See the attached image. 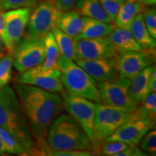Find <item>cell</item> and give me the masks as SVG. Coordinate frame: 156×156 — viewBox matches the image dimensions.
<instances>
[{
  "instance_id": "obj_1",
  "label": "cell",
  "mask_w": 156,
  "mask_h": 156,
  "mask_svg": "<svg viewBox=\"0 0 156 156\" xmlns=\"http://www.w3.org/2000/svg\"><path fill=\"white\" fill-rule=\"evenodd\" d=\"M14 89L28 120L31 133L41 155L48 147V128L63 110V100L58 93L40 87L15 82Z\"/></svg>"
},
{
  "instance_id": "obj_2",
  "label": "cell",
  "mask_w": 156,
  "mask_h": 156,
  "mask_svg": "<svg viewBox=\"0 0 156 156\" xmlns=\"http://www.w3.org/2000/svg\"><path fill=\"white\" fill-rule=\"evenodd\" d=\"M0 126L16 139L29 155H41L17 93L8 85L0 88Z\"/></svg>"
},
{
  "instance_id": "obj_3",
  "label": "cell",
  "mask_w": 156,
  "mask_h": 156,
  "mask_svg": "<svg viewBox=\"0 0 156 156\" xmlns=\"http://www.w3.org/2000/svg\"><path fill=\"white\" fill-rule=\"evenodd\" d=\"M46 142L52 149L93 152L92 143L83 129L73 116L67 114H61L54 119L48 128Z\"/></svg>"
},
{
  "instance_id": "obj_4",
  "label": "cell",
  "mask_w": 156,
  "mask_h": 156,
  "mask_svg": "<svg viewBox=\"0 0 156 156\" xmlns=\"http://www.w3.org/2000/svg\"><path fill=\"white\" fill-rule=\"evenodd\" d=\"M58 66L61 71L62 85L67 93L103 103L96 81L76 62L60 55Z\"/></svg>"
},
{
  "instance_id": "obj_5",
  "label": "cell",
  "mask_w": 156,
  "mask_h": 156,
  "mask_svg": "<svg viewBox=\"0 0 156 156\" xmlns=\"http://www.w3.org/2000/svg\"><path fill=\"white\" fill-rule=\"evenodd\" d=\"M61 95L64 107L86 133L92 143L95 155L99 153L101 143L98 139L95 129V103L85 98L69 95L64 90Z\"/></svg>"
},
{
  "instance_id": "obj_6",
  "label": "cell",
  "mask_w": 156,
  "mask_h": 156,
  "mask_svg": "<svg viewBox=\"0 0 156 156\" xmlns=\"http://www.w3.org/2000/svg\"><path fill=\"white\" fill-rule=\"evenodd\" d=\"M130 84L131 80L122 77L99 82L98 88L103 103L133 112L138 106L132 101L130 95Z\"/></svg>"
},
{
  "instance_id": "obj_7",
  "label": "cell",
  "mask_w": 156,
  "mask_h": 156,
  "mask_svg": "<svg viewBox=\"0 0 156 156\" xmlns=\"http://www.w3.org/2000/svg\"><path fill=\"white\" fill-rule=\"evenodd\" d=\"M95 106V129L101 143L126 122L134 119L132 112L124 109L104 103H96Z\"/></svg>"
},
{
  "instance_id": "obj_8",
  "label": "cell",
  "mask_w": 156,
  "mask_h": 156,
  "mask_svg": "<svg viewBox=\"0 0 156 156\" xmlns=\"http://www.w3.org/2000/svg\"><path fill=\"white\" fill-rule=\"evenodd\" d=\"M62 12L46 0L38 4L31 12L24 38L32 40L44 38L56 26V20Z\"/></svg>"
},
{
  "instance_id": "obj_9",
  "label": "cell",
  "mask_w": 156,
  "mask_h": 156,
  "mask_svg": "<svg viewBox=\"0 0 156 156\" xmlns=\"http://www.w3.org/2000/svg\"><path fill=\"white\" fill-rule=\"evenodd\" d=\"M16 83L27 84L40 87L52 93H59L64 91L59 68L46 69L41 64L19 73L15 76Z\"/></svg>"
},
{
  "instance_id": "obj_10",
  "label": "cell",
  "mask_w": 156,
  "mask_h": 156,
  "mask_svg": "<svg viewBox=\"0 0 156 156\" xmlns=\"http://www.w3.org/2000/svg\"><path fill=\"white\" fill-rule=\"evenodd\" d=\"M44 38H22L15 46L12 54L13 66L19 73L43 63L44 60Z\"/></svg>"
},
{
  "instance_id": "obj_11",
  "label": "cell",
  "mask_w": 156,
  "mask_h": 156,
  "mask_svg": "<svg viewBox=\"0 0 156 156\" xmlns=\"http://www.w3.org/2000/svg\"><path fill=\"white\" fill-rule=\"evenodd\" d=\"M155 59V49L117 54L116 63L119 75L131 80L148 66L152 65Z\"/></svg>"
},
{
  "instance_id": "obj_12",
  "label": "cell",
  "mask_w": 156,
  "mask_h": 156,
  "mask_svg": "<svg viewBox=\"0 0 156 156\" xmlns=\"http://www.w3.org/2000/svg\"><path fill=\"white\" fill-rule=\"evenodd\" d=\"M31 13L28 7L9 9L3 13L7 42L5 48L12 53L17 43L23 38Z\"/></svg>"
},
{
  "instance_id": "obj_13",
  "label": "cell",
  "mask_w": 156,
  "mask_h": 156,
  "mask_svg": "<svg viewBox=\"0 0 156 156\" xmlns=\"http://www.w3.org/2000/svg\"><path fill=\"white\" fill-rule=\"evenodd\" d=\"M75 51L76 59H100L116 57L117 55L107 36L76 41Z\"/></svg>"
},
{
  "instance_id": "obj_14",
  "label": "cell",
  "mask_w": 156,
  "mask_h": 156,
  "mask_svg": "<svg viewBox=\"0 0 156 156\" xmlns=\"http://www.w3.org/2000/svg\"><path fill=\"white\" fill-rule=\"evenodd\" d=\"M155 128V119H133L126 122L105 141H119L136 146L150 130Z\"/></svg>"
},
{
  "instance_id": "obj_15",
  "label": "cell",
  "mask_w": 156,
  "mask_h": 156,
  "mask_svg": "<svg viewBox=\"0 0 156 156\" xmlns=\"http://www.w3.org/2000/svg\"><path fill=\"white\" fill-rule=\"evenodd\" d=\"M75 62L98 83L111 80L119 76L116 56L100 59H76Z\"/></svg>"
},
{
  "instance_id": "obj_16",
  "label": "cell",
  "mask_w": 156,
  "mask_h": 156,
  "mask_svg": "<svg viewBox=\"0 0 156 156\" xmlns=\"http://www.w3.org/2000/svg\"><path fill=\"white\" fill-rule=\"evenodd\" d=\"M107 37L117 54L145 50L136 41L130 29L116 27Z\"/></svg>"
},
{
  "instance_id": "obj_17",
  "label": "cell",
  "mask_w": 156,
  "mask_h": 156,
  "mask_svg": "<svg viewBox=\"0 0 156 156\" xmlns=\"http://www.w3.org/2000/svg\"><path fill=\"white\" fill-rule=\"evenodd\" d=\"M155 65H151L131 79L129 93L132 101L139 106L151 92L150 77Z\"/></svg>"
},
{
  "instance_id": "obj_18",
  "label": "cell",
  "mask_w": 156,
  "mask_h": 156,
  "mask_svg": "<svg viewBox=\"0 0 156 156\" xmlns=\"http://www.w3.org/2000/svg\"><path fill=\"white\" fill-rule=\"evenodd\" d=\"M83 28L80 33L73 38L74 41L83 38L106 37L116 28V25L112 23H106L86 17H83Z\"/></svg>"
},
{
  "instance_id": "obj_19",
  "label": "cell",
  "mask_w": 156,
  "mask_h": 156,
  "mask_svg": "<svg viewBox=\"0 0 156 156\" xmlns=\"http://www.w3.org/2000/svg\"><path fill=\"white\" fill-rule=\"evenodd\" d=\"M144 7L140 0H124L114 20L116 27L129 29L134 18Z\"/></svg>"
},
{
  "instance_id": "obj_20",
  "label": "cell",
  "mask_w": 156,
  "mask_h": 156,
  "mask_svg": "<svg viewBox=\"0 0 156 156\" xmlns=\"http://www.w3.org/2000/svg\"><path fill=\"white\" fill-rule=\"evenodd\" d=\"M83 25V17L76 10L62 12L56 22L58 28L73 38L80 33Z\"/></svg>"
},
{
  "instance_id": "obj_21",
  "label": "cell",
  "mask_w": 156,
  "mask_h": 156,
  "mask_svg": "<svg viewBox=\"0 0 156 156\" xmlns=\"http://www.w3.org/2000/svg\"><path fill=\"white\" fill-rule=\"evenodd\" d=\"M75 7L81 16L95 19L106 23H113L98 0H77Z\"/></svg>"
},
{
  "instance_id": "obj_22",
  "label": "cell",
  "mask_w": 156,
  "mask_h": 156,
  "mask_svg": "<svg viewBox=\"0 0 156 156\" xmlns=\"http://www.w3.org/2000/svg\"><path fill=\"white\" fill-rule=\"evenodd\" d=\"M129 29L136 41L143 49H155V39L153 38L148 32L142 12L136 15Z\"/></svg>"
},
{
  "instance_id": "obj_23",
  "label": "cell",
  "mask_w": 156,
  "mask_h": 156,
  "mask_svg": "<svg viewBox=\"0 0 156 156\" xmlns=\"http://www.w3.org/2000/svg\"><path fill=\"white\" fill-rule=\"evenodd\" d=\"M44 60L41 64L46 69L58 68V58L60 56L59 50L53 34L49 32L44 37Z\"/></svg>"
},
{
  "instance_id": "obj_24",
  "label": "cell",
  "mask_w": 156,
  "mask_h": 156,
  "mask_svg": "<svg viewBox=\"0 0 156 156\" xmlns=\"http://www.w3.org/2000/svg\"><path fill=\"white\" fill-rule=\"evenodd\" d=\"M51 32L53 34L56 44H57L60 55L68 58V59L75 61V41L73 38L62 32L56 26L53 27Z\"/></svg>"
},
{
  "instance_id": "obj_25",
  "label": "cell",
  "mask_w": 156,
  "mask_h": 156,
  "mask_svg": "<svg viewBox=\"0 0 156 156\" xmlns=\"http://www.w3.org/2000/svg\"><path fill=\"white\" fill-rule=\"evenodd\" d=\"M134 119H155L156 94L151 92L132 112Z\"/></svg>"
},
{
  "instance_id": "obj_26",
  "label": "cell",
  "mask_w": 156,
  "mask_h": 156,
  "mask_svg": "<svg viewBox=\"0 0 156 156\" xmlns=\"http://www.w3.org/2000/svg\"><path fill=\"white\" fill-rule=\"evenodd\" d=\"M0 142L5 146L8 154L13 155H29L25 147L17 141L7 130L0 126Z\"/></svg>"
},
{
  "instance_id": "obj_27",
  "label": "cell",
  "mask_w": 156,
  "mask_h": 156,
  "mask_svg": "<svg viewBox=\"0 0 156 156\" xmlns=\"http://www.w3.org/2000/svg\"><path fill=\"white\" fill-rule=\"evenodd\" d=\"M12 67L13 57L11 53L0 58V88L8 85L11 80Z\"/></svg>"
},
{
  "instance_id": "obj_28",
  "label": "cell",
  "mask_w": 156,
  "mask_h": 156,
  "mask_svg": "<svg viewBox=\"0 0 156 156\" xmlns=\"http://www.w3.org/2000/svg\"><path fill=\"white\" fill-rule=\"evenodd\" d=\"M101 144L99 153L101 155L106 156H116L130 146L119 141H105Z\"/></svg>"
},
{
  "instance_id": "obj_29",
  "label": "cell",
  "mask_w": 156,
  "mask_h": 156,
  "mask_svg": "<svg viewBox=\"0 0 156 156\" xmlns=\"http://www.w3.org/2000/svg\"><path fill=\"white\" fill-rule=\"evenodd\" d=\"M140 149L147 155H156V131L155 129L150 130L141 140Z\"/></svg>"
},
{
  "instance_id": "obj_30",
  "label": "cell",
  "mask_w": 156,
  "mask_h": 156,
  "mask_svg": "<svg viewBox=\"0 0 156 156\" xmlns=\"http://www.w3.org/2000/svg\"><path fill=\"white\" fill-rule=\"evenodd\" d=\"M95 155L94 152L89 150H56L52 149L49 146L45 151L44 155L55 156H92Z\"/></svg>"
},
{
  "instance_id": "obj_31",
  "label": "cell",
  "mask_w": 156,
  "mask_h": 156,
  "mask_svg": "<svg viewBox=\"0 0 156 156\" xmlns=\"http://www.w3.org/2000/svg\"><path fill=\"white\" fill-rule=\"evenodd\" d=\"M142 17L148 32L153 38H156V11L155 7L142 10Z\"/></svg>"
},
{
  "instance_id": "obj_32",
  "label": "cell",
  "mask_w": 156,
  "mask_h": 156,
  "mask_svg": "<svg viewBox=\"0 0 156 156\" xmlns=\"http://www.w3.org/2000/svg\"><path fill=\"white\" fill-rule=\"evenodd\" d=\"M40 0H2V10L31 7L36 6Z\"/></svg>"
},
{
  "instance_id": "obj_33",
  "label": "cell",
  "mask_w": 156,
  "mask_h": 156,
  "mask_svg": "<svg viewBox=\"0 0 156 156\" xmlns=\"http://www.w3.org/2000/svg\"><path fill=\"white\" fill-rule=\"evenodd\" d=\"M103 9L113 22L116 18L124 0H98Z\"/></svg>"
},
{
  "instance_id": "obj_34",
  "label": "cell",
  "mask_w": 156,
  "mask_h": 156,
  "mask_svg": "<svg viewBox=\"0 0 156 156\" xmlns=\"http://www.w3.org/2000/svg\"><path fill=\"white\" fill-rule=\"evenodd\" d=\"M76 2L77 0H52L48 2L51 3L59 11L66 12L71 10L75 7Z\"/></svg>"
},
{
  "instance_id": "obj_35",
  "label": "cell",
  "mask_w": 156,
  "mask_h": 156,
  "mask_svg": "<svg viewBox=\"0 0 156 156\" xmlns=\"http://www.w3.org/2000/svg\"><path fill=\"white\" fill-rule=\"evenodd\" d=\"M147 155L140 147L136 146H129L128 148L120 152L116 156H146Z\"/></svg>"
},
{
  "instance_id": "obj_36",
  "label": "cell",
  "mask_w": 156,
  "mask_h": 156,
  "mask_svg": "<svg viewBox=\"0 0 156 156\" xmlns=\"http://www.w3.org/2000/svg\"><path fill=\"white\" fill-rule=\"evenodd\" d=\"M0 36L2 37V39L4 44H5L6 42H7V38H6V33H5V21H4L3 18V13L1 12V9H0Z\"/></svg>"
},
{
  "instance_id": "obj_37",
  "label": "cell",
  "mask_w": 156,
  "mask_h": 156,
  "mask_svg": "<svg viewBox=\"0 0 156 156\" xmlns=\"http://www.w3.org/2000/svg\"><path fill=\"white\" fill-rule=\"evenodd\" d=\"M150 89L151 92H156V67L154 66L153 71H152L151 77H150Z\"/></svg>"
},
{
  "instance_id": "obj_38",
  "label": "cell",
  "mask_w": 156,
  "mask_h": 156,
  "mask_svg": "<svg viewBox=\"0 0 156 156\" xmlns=\"http://www.w3.org/2000/svg\"><path fill=\"white\" fill-rule=\"evenodd\" d=\"M140 1L144 7H145V6H153L156 3V0H140Z\"/></svg>"
},
{
  "instance_id": "obj_39",
  "label": "cell",
  "mask_w": 156,
  "mask_h": 156,
  "mask_svg": "<svg viewBox=\"0 0 156 156\" xmlns=\"http://www.w3.org/2000/svg\"><path fill=\"white\" fill-rule=\"evenodd\" d=\"M6 154H8V153H7V150L5 149V146H4L2 145V143L0 142V155H6Z\"/></svg>"
},
{
  "instance_id": "obj_40",
  "label": "cell",
  "mask_w": 156,
  "mask_h": 156,
  "mask_svg": "<svg viewBox=\"0 0 156 156\" xmlns=\"http://www.w3.org/2000/svg\"><path fill=\"white\" fill-rule=\"evenodd\" d=\"M4 46H5V44H4V42H3L2 39V37H1V36H0V49L3 51Z\"/></svg>"
},
{
  "instance_id": "obj_41",
  "label": "cell",
  "mask_w": 156,
  "mask_h": 156,
  "mask_svg": "<svg viewBox=\"0 0 156 156\" xmlns=\"http://www.w3.org/2000/svg\"><path fill=\"white\" fill-rule=\"evenodd\" d=\"M3 56V52H2V50L0 49V58Z\"/></svg>"
},
{
  "instance_id": "obj_42",
  "label": "cell",
  "mask_w": 156,
  "mask_h": 156,
  "mask_svg": "<svg viewBox=\"0 0 156 156\" xmlns=\"http://www.w3.org/2000/svg\"><path fill=\"white\" fill-rule=\"evenodd\" d=\"M1 7H2V0H0V9H1Z\"/></svg>"
},
{
  "instance_id": "obj_43",
  "label": "cell",
  "mask_w": 156,
  "mask_h": 156,
  "mask_svg": "<svg viewBox=\"0 0 156 156\" xmlns=\"http://www.w3.org/2000/svg\"><path fill=\"white\" fill-rule=\"evenodd\" d=\"M46 1H48V2H51V1H52V0H46Z\"/></svg>"
}]
</instances>
